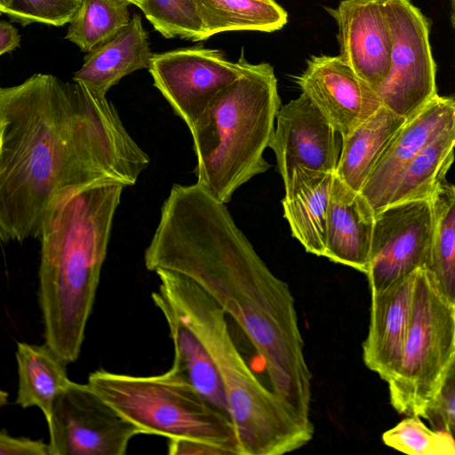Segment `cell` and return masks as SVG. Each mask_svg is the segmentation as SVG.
I'll return each instance as SVG.
<instances>
[{
  "label": "cell",
  "instance_id": "6da1fadb",
  "mask_svg": "<svg viewBox=\"0 0 455 455\" xmlns=\"http://www.w3.org/2000/svg\"><path fill=\"white\" fill-rule=\"evenodd\" d=\"M150 163L107 96L37 73L0 89V237H38L68 196L135 185Z\"/></svg>",
  "mask_w": 455,
  "mask_h": 455
},
{
  "label": "cell",
  "instance_id": "7a4b0ae2",
  "mask_svg": "<svg viewBox=\"0 0 455 455\" xmlns=\"http://www.w3.org/2000/svg\"><path fill=\"white\" fill-rule=\"evenodd\" d=\"M144 262L149 271L186 275L211 296L252 344L271 388L310 419L312 374L294 297L235 225L226 204L197 182L174 184Z\"/></svg>",
  "mask_w": 455,
  "mask_h": 455
},
{
  "label": "cell",
  "instance_id": "3957f363",
  "mask_svg": "<svg viewBox=\"0 0 455 455\" xmlns=\"http://www.w3.org/2000/svg\"><path fill=\"white\" fill-rule=\"evenodd\" d=\"M125 188L99 184L68 196L47 215L38 236L44 340L67 363L80 355Z\"/></svg>",
  "mask_w": 455,
  "mask_h": 455
},
{
  "label": "cell",
  "instance_id": "277c9868",
  "mask_svg": "<svg viewBox=\"0 0 455 455\" xmlns=\"http://www.w3.org/2000/svg\"><path fill=\"white\" fill-rule=\"evenodd\" d=\"M158 290L177 308L212 358L222 380L240 455H283L313 438L311 419L260 382L236 347L227 314L193 280L156 269Z\"/></svg>",
  "mask_w": 455,
  "mask_h": 455
},
{
  "label": "cell",
  "instance_id": "5b68a950",
  "mask_svg": "<svg viewBox=\"0 0 455 455\" xmlns=\"http://www.w3.org/2000/svg\"><path fill=\"white\" fill-rule=\"evenodd\" d=\"M277 79L266 62L243 73L210 101L189 129L197 183L224 204L244 183L270 168L269 147L281 108Z\"/></svg>",
  "mask_w": 455,
  "mask_h": 455
},
{
  "label": "cell",
  "instance_id": "8992f818",
  "mask_svg": "<svg viewBox=\"0 0 455 455\" xmlns=\"http://www.w3.org/2000/svg\"><path fill=\"white\" fill-rule=\"evenodd\" d=\"M87 383L144 435L198 439L240 455L229 417L210 404L173 366L152 376L99 369L90 373Z\"/></svg>",
  "mask_w": 455,
  "mask_h": 455
},
{
  "label": "cell",
  "instance_id": "52a82bcc",
  "mask_svg": "<svg viewBox=\"0 0 455 455\" xmlns=\"http://www.w3.org/2000/svg\"><path fill=\"white\" fill-rule=\"evenodd\" d=\"M455 363V304L427 267L417 270L411 322L403 356L387 382L392 406L425 419Z\"/></svg>",
  "mask_w": 455,
  "mask_h": 455
},
{
  "label": "cell",
  "instance_id": "ba28073f",
  "mask_svg": "<svg viewBox=\"0 0 455 455\" xmlns=\"http://www.w3.org/2000/svg\"><path fill=\"white\" fill-rule=\"evenodd\" d=\"M391 36V68L379 89L383 106L406 120L437 95L430 25L410 0H381Z\"/></svg>",
  "mask_w": 455,
  "mask_h": 455
},
{
  "label": "cell",
  "instance_id": "9c48e42d",
  "mask_svg": "<svg viewBox=\"0 0 455 455\" xmlns=\"http://www.w3.org/2000/svg\"><path fill=\"white\" fill-rule=\"evenodd\" d=\"M48 431L50 455H124L144 435L88 383L74 381L56 400Z\"/></svg>",
  "mask_w": 455,
  "mask_h": 455
},
{
  "label": "cell",
  "instance_id": "30bf717a",
  "mask_svg": "<svg viewBox=\"0 0 455 455\" xmlns=\"http://www.w3.org/2000/svg\"><path fill=\"white\" fill-rule=\"evenodd\" d=\"M432 236L431 199L396 203L378 212L366 274L371 292L387 289L427 267Z\"/></svg>",
  "mask_w": 455,
  "mask_h": 455
},
{
  "label": "cell",
  "instance_id": "8fae6325",
  "mask_svg": "<svg viewBox=\"0 0 455 455\" xmlns=\"http://www.w3.org/2000/svg\"><path fill=\"white\" fill-rule=\"evenodd\" d=\"M247 60H228L222 52L180 48L153 54L148 71L154 86L191 129L210 101L243 73Z\"/></svg>",
  "mask_w": 455,
  "mask_h": 455
},
{
  "label": "cell",
  "instance_id": "7c38bea8",
  "mask_svg": "<svg viewBox=\"0 0 455 455\" xmlns=\"http://www.w3.org/2000/svg\"><path fill=\"white\" fill-rule=\"evenodd\" d=\"M338 134L305 93L281 106L269 148L283 180L297 167L335 173L342 146Z\"/></svg>",
  "mask_w": 455,
  "mask_h": 455
},
{
  "label": "cell",
  "instance_id": "4fadbf2b",
  "mask_svg": "<svg viewBox=\"0 0 455 455\" xmlns=\"http://www.w3.org/2000/svg\"><path fill=\"white\" fill-rule=\"evenodd\" d=\"M296 83L341 139L372 116L381 100L340 55L312 56Z\"/></svg>",
  "mask_w": 455,
  "mask_h": 455
},
{
  "label": "cell",
  "instance_id": "5bb4252c",
  "mask_svg": "<svg viewBox=\"0 0 455 455\" xmlns=\"http://www.w3.org/2000/svg\"><path fill=\"white\" fill-rule=\"evenodd\" d=\"M338 26L339 55L375 92L391 68L392 36L381 0H343L326 7Z\"/></svg>",
  "mask_w": 455,
  "mask_h": 455
},
{
  "label": "cell",
  "instance_id": "9a60e30c",
  "mask_svg": "<svg viewBox=\"0 0 455 455\" xmlns=\"http://www.w3.org/2000/svg\"><path fill=\"white\" fill-rule=\"evenodd\" d=\"M455 127V99L438 94L408 119L383 152L360 190L374 213L386 207L402 170L429 143Z\"/></svg>",
  "mask_w": 455,
  "mask_h": 455
},
{
  "label": "cell",
  "instance_id": "2e32d148",
  "mask_svg": "<svg viewBox=\"0 0 455 455\" xmlns=\"http://www.w3.org/2000/svg\"><path fill=\"white\" fill-rule=\"evenodd\" d=\"M417 270L387 289L371 292L363 359L367 368L386 382L395 375L403 356L411 322Z\"/></svg>",
  "mask_w": 455,
  "mask_h": 455
},
{
  "label": "cell",
  "instance_id": "e0dca14e",
  "mask_svg": "<svg viewBox=\"0 0 455 455\" xmlns=\"http://www.w3.org/2000/svg\"><path fill=\"white\" fill-rule=\"evenodd\" d=\"M374 220L375 213L368 200L334 173L323 257L366 275Z\"/></svg>",
  "mask_w": 455,
  "mask_h": 455
},
{
  "label": "cell",
  "instance_id": "ac0fdd59",
  "mask_svg": "<svg viewBox=\"0 0 455 455\" xmlns=\"http://www.w3.org/2000/svg\"><path fill=\"white\" fill-rule=\"evenodd\" d=\"M333 175L297 167L283 180V217L288 221L292 236L307 252L316 256H323L325 251L327 213Z\"/></svg>",
  "mask_w": 455,
  "mask_h": 455
},
{
  "label": "cell",
  "instance_id": "d6986e66",
  "mask_svg": "<svg viewBox=\"0 0 455 455\" xmlns=\"http://www.w3.org/2000/svg\"><path fill=\"white\" fill-rule=\"evenodd\" d=\"M152 56L141 16L135 13L111 41L87 53L72 79L95 94L107 96L125 76L148 69Z\"/></svg>",
  "mask_w": 455,
  "mask_h": 455
},
{
  "label": "cell",
  "instance_id": "ffe728a7",
  "mask_svg": "<svg viewBox=\"0 0 455 455\" xmlns=\"http://www.w3.org/2000/svg\"><path fill=\"white\" fill-rule=\"evenodd\" d=\"M151 298L164 316L172 339V366L182 373L210 404L229 417L224 386L209 352L164 293L154 291Z\"/></svg>",
  "mask_w": 455,
  "mask_h": 455
},
{
  "label": "cell",
  "instance_id": "44dd1931",
  "mask_svg": "<svg viewBox=\"0 0 455 455\" xmlns=\"http://www.w3.org/2000/svg\"><path fill=\"white\" fill-rule=\"evenodd\" d=\"M15 355L18 367L15 403L23 409L39 408L49 426L56 400L72 382L68 376L67 363L46 343L18 342Z\"/></svg>",
  "mask_w": 455,
  "mask_h": 455
},
{
  "label": "cell",
  "instance_id": "7402d4cb",
  "mask_svg": "<svg viewBox=\"0 0 455 455\" xmlns=\"http://www.w3.org/2000/svg\"><path fill=\"white\" fill-rule=\"evenodd\" d=\"M406 121L382 105L342 138L335 174L350 188L360 191L383 152Z\"/></svg>",
  "mask_w": 455,
  "mask_h": 455
},
{
  "label": "cell",
  "instance_id": "603a6c76",
  "mask_svg": "<svg viewBox=\"0 0 455 455\" xmlns=\"http://www.w3.org/2000/svg\"><path fill=\"white\" fill-rule=\"evenodd\" d=\"M455 127L423 148L399 173L387 196L389 204L431 199L451 166L455 154Z\"/></svg>",
  "mask_w": 455,
  "mask_h": 455
},
{
  "label": "cell",
  "instance_id": "cb8c5ba5",
  "mask_svg": "<svg viewBox=\"0 0 455 455\" xmlns=\"http://www.w3.org/2000/svg\"><path fill=\"white\" fill-rule=\"evenodd\" d=\"M207 38L227 31L274 32L288 20L287 12L275 0H196Z\"/></svg>",
  "mask_w": 455,
  "mask_h": 455
},
{
  "label": "cell",
  "instance_id": "d4e9b609",
  "mask_svg": "<svg viewBox=\"0 0 455 455\" xmlns=\"http://www.w3.org/2000/svg\"><path fill=\"white\" fill-rule=\"evenodd\" d=\"M433 236L427 270L455 304V185L443 181L432 198Z\"/></svg>",
  "mask_w": 455,
  "mask_h": 455
},
{
  "label": "cell",
  "instance_id": "484cf974",
  "mask_svg": "<svg viewBox=\"0 0 455 455\" xmlns=\"http://www.w3.org/2000/svg\"><path fill=\"white\" fill-rule=\"evenodd\" d=\"M128 0H83L65 38L89 53L111 41L131 19Z\"/></svg>",
  "mask_w": 455,
  "mask_h": 455
},
{
  "label": "cell",
  "instance_id": "4316f807",
  "mask_svg": "<svg viewBox=\"0 0 455 455\" xmlns=\"http://www.w3.org/2000/svg\"><path fill=\"white\" fill-rule=\"evenodd\" d=\"M140 10L164 38L179 37L195 42L207 39L196 0H148Z\"/></svg>",
  "mask_w": 455,
  "mask_h": 455
},
{
  "label": "cell",
  "instance_id": "83f0119b",
  "mask_svg": "<svg viewBox=\"0 0 455 455\" xmlns=\"http://www.w3.org/2000/svg\"><path fill=\"white\" fill-rule=\"evenodd\" d=\"M382 441L409 455H455V437L451 430L431 429L418 416H407L384 432Z\"/></svg>",
  "mask_w": 455,
  "mask_h": 455
},
{
  "label": "cell",
  "instance_id": "f1b7e54d",
  "mask_svg": "<svg viewBox=\"0 0 455 455\" xmlns=\"http://www.w3.org/2000/svg\"><path fill=\"white\" fill-rule=\"evenodd\" d=\"M83 0H0V12L27 26L41 23L61 27L69 23Z\"/></svg>",
  "mask_w": 455,
  "mask_h": 455
},
{
  "label": "cell",
  "instance_id": "f546056e",
  "mask_svg": "<svg viewBox=\"0 0 455 455\" xmlns=\"http://www.w3.org/2000/svg\"><path fill=\"white\" fill-rule=\"evenodd\" d=\"M0 455H50L49 443L28 437H15L5 429L0 433Z\"/></svg>",
  "mask_w": 455,
  "mask_h": 455
},
{
  "label": "cell",
  "instance_id": "4dcf8cb0",
  "mask_svg": "<svg viewBox=\"0 0 455 455\" xmlns=\"http://www.w3.org/2000/svg\"><path fill=\"white\" fill-rule=\"evenodd\" d=\"M169 455H234L231 451L205 441L191 438H171Z\"/></svg>",
  "mask_w": 455,
  "mask_h": 455
},
{
  "label": "cell",
  "instance_id": "1f68e13d",
  "mask_svg": "<svg viewBox=\"0 0 455 455\" xmlns=\"http://www.w3.org/2000/svg\"><path fill=\"white\" fill-rule=\"evenodd\" d=\"M17 28L6 20L0 21V55L15 51L20 44Z\"/></svg>",
  "mask_w": 455,
  "mask_h": 455
},
{
  "label": "cell",
  "instance_id": "d6a6232c",
  "mask_svg": "<svg viewBox=\"0 0 455 455\" xmlns=\"http://www.w3.org/2000/svg\"><path fill=\"white\" fill-rule=\"evenodd\" d=\"M131 4H135L140 9L144 5L148 0H128Z\"/></svg>",
  "mask_w": 455,
  "mask_h": 455
},
{
  "label": "cell",
  "instance_id": "836d02e7",
  "mask_svg": "<svg viewBox=\"0 0 455 455\" xmlns=\"http://www.w3.org/2000/svg\"><path fill=\"white\" fill-rule=\"evenodd\" d=\"M451 21L455 28V0H451Z\"/></svg>",
  "mask_w": 455,
  "mask_h": 455
},
{
  "label": "cell",
  "instance_id": "e575fe53",
  "mask_svg": "<svg viewBox=\"0 0 455 455\" xmlns=\"http://www.w3.org/2000/svg\"><path fill=\"white\" fill-rule=\"evenodd\" d=\"M448 428L451 430V432L452 433V435L455 437V422L450 423L448 426Z\"/></svg>",
  "mask_w": 455,
  "mask_h": 455
}]
</instances>
